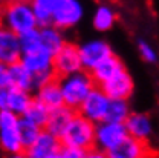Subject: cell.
I'll return each mask as SVG.
<instances>
[{
  "label": "cell",
  "instance_id": "6da1fadb",
  "mask_svg": "<svg viewBox=\"0 0 159 158\" xmlns=\"http://www.w3.org/2000/svg\"><path fill=\"white\" fill-rule=\"evenodd\" d=\"M2 26L21 36L28 31H32L39 26V22L35 17V12L32 9V5L29 0H20L5 3L3 6V17Z\"/></svg>",
  "mask_w": 159,
  "mask_h": 158
},
{
  "label": "cell",
  "instance_id": "7a4b0ae2",
  "mask_svg": "<svg viewBox=\"0 0 159 158\" xmlns=\"http://www.w3.org/2000/svg\"><path fill=\"white\" fill-rule=\"evenodd\" d=\"M60 141L63 146L78 147L86 152L95 151L97 135H95V126L92 124V120L86 118L81 112H78L69 123L63 135L60 137Z\"/></svg>",
  "mask_w": 159,
  "mask_h": 158
},
{
  "label": "cell",
  "instance_id": "3957f363",
  "mask_svg": "<svg viewBox=\"0 0 159 158\" xmlns=\"http://www.w3.org/2000/svg\"><path fill=\"white\" fill-rule=\"evenodd\" d=\"M19 115L12 111H0V147L8 155L25 152L19 131Z\"/></svg>",
  "mask_w": 159,
  "mask_h": 158
},
{
  "label": "cell",
  "instance_id": "277c9868",
  "mask_svg": "<svg viewBox=\"0 0 159 158\" xmlns=\"http://www.w3.org/2000/svg\"><path fill=\"white\" fill-rule=\"evenodd\" d=\"M93 88H95V83L87 71L70 75L61 86L64 104L80 111L83 101L87 98V95L92 92Z\"/></svg>",
  "mask_w": 159,
  "mask_h": 158
},
{
  "label": "cell",
  "instance_id": "5b68a950",
  "mask_svg": "<svg viewBox=\"0 0 159 158\" xmlns=\"http://www.w3.org/2000/svg\"><path fill=\"white\" fill-rule=\"evenodd\" d=\"M81 66V51L72 43H63L58 52L52 57V75L63 80L69 74L78 71Z\"/></svg>",
  "mask_w": 159,
  "mask_h": 158
},
{
  "label": "cell",
  "instance_id": "8992f818",
  "mask_svg": "<svg viewBox=\"0 0 159 158\" xmlns=\"http://www.w3.org/2000/svg\"><path fill=\"white\" fill-rule=\"evenodd\" d=\"M110 158H159V154L150 147L145 138H136L133 135L125 137L121 143L109 151Z\"/></svg>",
  "mask_w": 159,
  "mask_h": 158
},
{
  "label": "cell",
  "instance_id": "52a82bcc",
  "mask_svg": "<svg viewBox=\"0 0 159 158\" xmlns=\"http://www.w3.org/2000/svg\"><path fill=\"white\" fill-rule=\"evenodd\" d=\"M83 5L80 0H55L52 12V26L70 28L83 17Z\"/></svg>",
  "mask_w": 159,
  "mask_h": 158
},
{
  "label": "cell",
  "instance_id": "ba28073f",
  "mask_svg": "<svg viewBox=\"0 0 159 158\" xmlns=\"http://www.w3.org/2000/svg\"><path fill=\"white\" fill-rule=\"evenodd\" d=\"M98 89H101L110 100H125L133 91V81L125 68H122L113 77L101 83Z\"/></svg>",
  "mask_w": 159,
  "mask_h": 158
},
{
  "label": "cell",
  "instance_id": "9c48e42d",
  "mask_svg": "<svg viewBox=\"0 0 159 158\" xmlns=\"http://www.w3.org/2000/svg\"><path fill=\"white\" fill-rule=\"evenodd\" d=\"M61 151V141L48 131H41L37 140L25 149L28 158H54Z\"/></svg>",
  "mask_w": 159,
  "mask_h": 158
},
{
  "label": "cell",
  "instance_id": "30bf717a",
  "mask_svg": "<svg viewBox=\"0 0 159 158\" xmlns=\"http://www.w3.org/2000/svg\"><path fill=\"white\" fill-rule=\"evenodd\" d=\"M109 101L110 98L98 88H93L92 92L87 95V98L83 101L80 112L89 120L93 121H102L106 120V112L109 108Z\"/></svg>",
  "mask_w": 159,
  "mask_h": 158
},
{
  "label": "cell",
  "instance_id": "8fae6325",
  "mask_svg": "<svg viewBox=\"0 0 159 158\" xmlns=\"http://www.w3.org/2000/svg\"><path fill=\"white\" fill-rule=\"evenodd\" d=\"M21 59V46H20V37L0 26V63L12 65Z\"/></svg>",
  "mask_w": 159,
  "mask_h": 158
},
{
  "label": "cell",
  "instance_id": "7c38bea8",
  "mask_svg": "<svg viewBox=\"0 0 159 158\" xmlns=\"http://www.w3.org/2000/svg\"><path fill=\"white\" fill-rule=\"evenodd\" d=\"M37 98L49 109H58L61 106H64V98H63V89H61V80L54 77L51 74V77L46 80L41 86H40V92Z\"/></svg>",
  "mask_w": 159,
  "mask_h": 158
},
{
  "label": "cell",
  "instance_id": "4fadbf2b",
  "mask_svg": "<svg viewBox=\"0 0 159 158\" xmlns=\"http://www.w3.org/2000/svg\"><path fill=\"white\" fill-rule=\"evenodd\" d=\"M78 112H80L78 109L70 108L67 104L61 106L58 109L51 111V115H49V120H48V123L44 126V131H48L49 134H52L57 138H60L63 135V132L66 131V127L69 126V123L72 121V118Z\"/></svg>",
  "mask_w": 159,
  "mask_h": 158
},
{
  "label": "cell",
  "instance_id": "5bb4252c",
  "mask_svg": "<svg viewBox=\"0 0 159 158\" xmlns=\"http://www.w3.org/2000/svg\"><path fill=\"white\" fill-rule=\"evenodd\" d=\"M81 51V61H83V66L89 69L95 68L97 65H99L102 60H106L107 57L112 55V51L110 48L104 43V41H93V43H89L86 45Z\"/></svg>",
  "mask_w": 159,
  "mask_h": 158
},
{
  "label": "cell",
  "instance_id": "9a60e30c",
  "mask_svg": "<svg viewBox=\"0 0 159 158\" xmlns=\"http://www.w3.org/2000/svg\"><path fill=\"white\" fill-rule=\"evenodd\" d=\"M124 68V65L121 63V60L118 57H115L113 54L110 57H107L106 60H102L99 65H97L95 68L89 69L87 72L90 74V77L95 83V88H98L101 83H104L106 80H109L110 77H113L116 72H119Z\"/></svg>",
  "mask_w": 159,
  "mask_h": 158
},
{
  "label": "cell",
  "instance_id": "2e32d148",
  "mask_svg": "<svg viewBox=\"0 0 159 158\" xmlns=\"http://www.w3.org/2000/svg\"><path fill=\"white\" fill-rule=\"evenodd\" d=\"M127 137V127L121 123H107L106 126H101L98 131V141L99 144L110 151L112 147H115L118 143Z\"/></svg>",
  "mask_w": 159,
  "mask_h": 158
},
{
  "label": "cell",
  "instance_id": "e0dca14e",
  "mask_svg": "<svg viewBox=\"0 0 159 158\" xmlns=\"http://www.w3.org/2000/svg\"><path fill=\"white\" fill-rule=\"evenodd\" d=\"M9 71H11V88L29 91L34 86V75L21 63V60L9 65Z\"/></svg>",
  "mask_w": 159,
  "mask_h": 158
},
{
  "label": "cell",
  "instance_id": "ac0fdd59",
  "mask_svg": "<svg viewBox=\"0 0 159 158\" xmlns=\"http://www.w3.org/2000/svg\"><path fill=\"white\" fill-rule=\"evenodd\" d=\"M32 98L29 97L28 91L17 89V88H9V103H8V109L12 111L17 115H25V112L28 111L29 104Z\"/></svg>",
  "mask_w": 159,
  "mask_h": 158
},
{
  "label": "cell",
  "instance_id": "d6986e66",
  "mask_svg": "<svg viewBox=\"0 0 159 158\" xmlns=\"http://www.w3.org/2000/svg\"><path fill=\"white\" fill-rule=\"evenodd\" d=\"M32 5V9L35 12V17L39 25L43 26H51L52 25V12H54V5L55 0H29Z\"/></svg>",
  "mask_w": 159,
  "mask_h": 158
},
{
  "label": "cell",
  "instance_id": "ffe728a7",
  "mask_svg": "<svg viewBox=\"0 0 159 158\" xmlns=\"http://www.w3.org/2000/svg\"><path fill=\"white\" fill-rule=\"evenodd\" d=\"M125 127L130 132V135H133L136 138H145L150 132V121L145 115L132 114L125 120Z\"/></svg>",
  "mask_w": 159,
  "mask_h": 158
},
{
  "label": "cell",
  "instance_id": "44dd1931",
  "mask_svg": "<svg viewBox=\"0 0 159 158\" xmlns=\"http://www.w3.org/2000/svg\"><path fill=\"white\" fill-rule=\"evenodd\" d=\"M49 115H51V111H49L39 98H32L29 108H28V111L25 112L23 117L31 120L32 123H35L41 129H44V126H46V123H48V120H49Z\"/></svg>",
  "mask_w": 159,
  "mask_h": 158
},
{
  "label": "cell",
  "instance_id": "7402d4cb",
  "mask_svg": "<svg viewBox=\"0 0 159 158\" xmlns=\"http://www.w3.org/2000/svg\"><path fill=\"white\" fill-rule=\"evenodd\" d=\"M40 37H41V46L44 49H48L52 55H55L58 52V49L63 45L60 32L52 25L51 26H43V29H40Z\"/></svg>",
  "mask_w": 159,
  "mask_h": 158
},
{
  "label": "cell",
  "instance_id": "603a6c76",
  "mask_svg": "<svg viewBox=\"0 0 159 158\" xmlns=\"http://www.w3.org/2000/svg\"><path fill=\"white\" fill-rule=\"evenodd\" d=\"M115 11L109 5H99L93 14V26L98 31H107L113 26L115 23Z\"/></svg>",
  "mask_w": 159,
  "mask_h": 158
},
{
  "label": "cell",
  "instance_id": "cb8c5ba5",
  "mask_svg": "<svg viewBox=\"0 0 159 158\" xmlns=\"http://www.w3.org/2000/svg\"><path fill=\"white\" fill-rule=\"evenodd\" d=\"M19 131H20L21 141H23V146L26 149L28 146H31L37 140V137L40 135V132L43 129L40 126H37L35 123H32L31 120H28L26 117H21L19 121Z\"/></svg>",
  "mask_w": 159,
  "mask_h": 158
},
{
  "label": "cell",
  "instance_id": "d4e9b609",
  "mask_svg": "<svg viewBox=\"0 0 159 158\" xmlns=\"http://www.w3.org/2000/svg\"><path fill=\"white\" fill-rule=\"evenodd\" d=\"M129 117V108L124 100H110L106 112L107 123H122Z\"/></svg>",
  "mask_w": 159,
  "mask_h": 158
},
{
  "label": "cell",
  "instance_id": "484cf974",
  "mask_svg": "<svg viewBox=\"0 0 159 158\" xmlns=\"http://www.w3.org/2000/svg\"><path fill=\"white\" fill-rule=\"evenodd\" d=\"M19 37H20V46H21V54L31 52V51L39 49L41 46V37H40V31L37 28L21 34Z\"/></svg>",
  "mask_w": 159,
  "mask_h": 158
},
{
  "label": "cell",
  "instance_id": "4316f807",
  "mask_svg": "<svg viewBox=\"0 0 159 158\" xmlns=\"http://www.w3.org/2000/svg\"><path fill=\"white\" fill-rule=\"evenodd\" d=\"M0 86L2 88H11L9 65H5V63H0Z\"/></svg>",
  "mask_w": 159,
  "mask_h": 158
},
{
  "label": "cell",
  "instance_id": "83f0119b",
  "mask_svg": "<svg viewBox=\"0 0 159 158\" xmlns=\"http://www.w3.org/2000/svg\"><path fill=\"white\" fill-rule=\"evenodd\" d=\"M139 51H141V54H142V57L147 60V61H155L156 59V55H155V52H153V49L145 43V41H139Z\"/></svg>",
  "mask_w": 159,
  "mask_h": 158
},
{
  "label": "cell",
  "instance_id": "f1b7e54d",
  "mask_svg": "<svg viewBox=\"0 0 159 158\" xmlns=\"http://www.w3.org/2000/svg\"><path fill=\"white\" fill-rule=\"evenodd\" d=\"M8 103H9V88L0 86V111L8 109Z\"/></svg>",
  "mask_w": 159,
  "mask_h": 158
},
{
  "label": "cell",
  "instance_id": "f546056e",
  "mask_svg": "<svg viewBox=\"0 0 159 158\" xmlns=\"http://www.w3.org/2000/svg\"><path fill=\"white\" fill-rule=\"evenodd\" d=\"M86 158H110V157H109V154H104L102 151L95 149V151L87 152V154H86Z\"/></svg>",
  "mask_w": 159,
  "mask_h": 158
},
{
  "label": "cell",
  "instance_id": "4dcf8cb0",
  "mask_svg": "<svg viewBox=\"0 0 159 158\" xmlns=\"http://www.w3.org/2000/svg\"><path fill=\"white\" fill-rule=\"evenodd\" d=\"M6 158H28L25 155V152H20V154H11V155H8Z\"/></svg>",
  "mask_w": 159,
  "mask_h": 158
},
{
  "label": "cell",
  "instance_id": "1f68e13d",
  "mask_svg": "<svg viewBox=\"0 0 159 158\" xmlns=\"http://www.w3.org/2000/svg\"><path fill=\"white\" fill-rule=\"evenodd\" d=\"M2 17H3V6L0 5V26H2Z\"/></svg>",
  "mask_w": 159,
  "mask_h": 158
},
{
  "label": "cell",
  "instance_id": "d6a6232c",
  "mask_svg": "<svg viewBox=\"0 0 159 158\" xmlns=\"http://www.w3.org/2000/svg\"><path fill=\"white\" fill-rule=\"evenodd\" d=\"M6 3H11V2H20V0H5Z\"/></svg>",
  "mask_w": 159,
  "mask_h": 158
},
{
  "label": "cell",
  "instance_id": "836d02e7",
  "mask_svg": "<svg viewBox=\"0 0 159 158\" xmlns=\"http://www.w3.org/2000/svg\"><path fill=\"white\" fill-rule=\"evenodd\" d=\"M54 158H61V155H60V154H58V155H55V157H54Z\"/></svg>",
  "mask_w": 159,
  "mask_h": 158
},
{
  "label": "cell",
  "instance_id": "e575fe53",
  "mask_svg": "<svg viewBox=\"0 0 159 158\" xmlns=\"http://www.w3.org/2000/svg\"><path fill=\"white\" fill-rule=\"evenodd\" d=\"M0 2H2V0H0Z\"/></svg>",
  "mask_w": 159,
  "mask_h": 158
}]
</instances>
